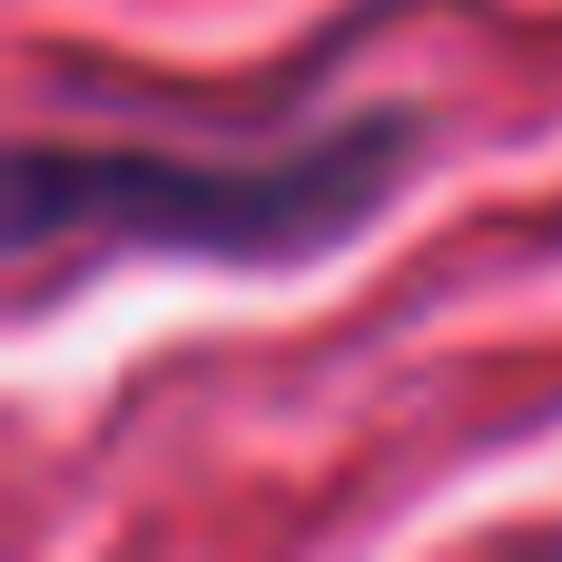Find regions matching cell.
Listing matches in <instances>:
<instances>
[{"instance_id":"1","label":"cell","mask_w":562,"mask_h":562,"mask_svg":"<svg viewBox=\"0 0 562 562\" xmlns=\"http://www.w3.org/2000/svg\"><path fill=\"white\" fill-rule=\"evenodd\" d=\"M425 119L415 109H346L277 148H168V138H20L0 247H109L158 267H227V277H296L356 247L415 178Z\"/></svg>"}]
</instances>
